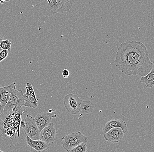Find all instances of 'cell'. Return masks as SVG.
I'll return each instance as SVG.
<instances>
[{
    "mask_svg": "<svg viewBox=\"0 0 154 152\" xmlns=\"http://www.w3.org/2000/svg\"><path fill=\"white\" fill-rule=\"evenodd\" d=\"M115 66L126 76H146L153 68L147 48L144 43L127 40L118 47Z\"/></svg>",
    "mask_w": 154,
    "mask_h": 152,
    "instance_id": "6da1fadb",
    "label": "cell"
},
{
    "mask_svg": "<svg viewBox=\"0 0 154 152\" xmlns=\"http://www.w3.org/2000/svg\"><path fill=\"white\" fill-rule=\"evenodd\" d=\"M24 94L22 89L17 90L16 86L12 89L8 101L5 106L4 111H12L16 113H20L21 115L24 114L25 112L22 108L24 106Z\"/></svg>",
    "mask_w": 154,
    "mask_h": 152,
    "instance_id": "7a4b0ae2",
    "label": "cell"
},
{
    "mask_svg": "<svg viewBox=\"0 0 154 152\" xmlns=\"http://www.w3.org/2000/svg\"><path fill=\"white\" fill-rule=\"evenodd\" d=\"M62 145L66 151L69 152L77 145L82 142H86L88 138L81 132H72L62 137Z\"/></svg>",
    "mask_w": 154,
    "mask_h": 152,
    "instance_id": "3957f363",
    "label": "cell"
},
{
    "mask_svg": "<svg viewBox=\"0 0 154 152\" xmlns=\"http://www.w3.org/2000/svg\"><path fill=\"white\" fill-rule=\"evenodd\" d=\"M82 100L75 94L70 93L63 98V105L67 112L72 114L80 113V105Z\"/></svg>",
    "mask_w": 154,
    "mask_h": 152,
    "instance_id": "277c9868",
    "label": "cell"
},
{
    "mask_svg": "<svg viewBox=\"0 0 154 152\" xmlns=\"http://www.w3.org/2000/svg\"><path fill=\"white\" fill-rule=\"evenodd\" d=\"M75 2L74 0H51L48 6L53 14L70 11Z\"/></svg>",
    "mask_w": 154,
    "mask_h": 152,
    "instance_id": "5b68a950",
    "label": "cell"
},
{
    "mask_svg": "<svg viewBox=\"0 0 154 152\" xmlns=\"http://www.w3.org/2000/svg\"><path fill=\"white\" fill-rule=\"evenodd\" d=\"M24 119L25 127L24 128L25 134L33 140L39 139L40 132L34 119L31 115H27Z\"/></svg>",
    "mask_w": 154,
    "mask_h": 152,
    "instance_id": "8992f818",
    "label": "cell"
},
{
    "mask_svg": "<svg viewBox=\"0 0 154 152\" xmlns=\"http://www.w3.org/2000/svg\"><path fill=\"white\" fill-rule=\"evenodd\" d=\"M56 133L54 123L52 122L40 132L39 139L46 142L49 145H51L55 140Z\"/></svg>",
    "mask_w": 154,
    "mask_h": 152,
    "instance_id": "52a82bcc",
    "label": "cell"
},
{
    "mask_svg": "<svg viewBox=\"0 0 154 152\" xmlns=\"http://www.w3.org/2000/svg\"><path fill=\"white\" fill-rule=\"evenodd\" d=\"M26 91L24 94L25 101L24 106L34 109L36 108L38 106V101L35 96L32 85L28 82L26 84Z\"/></svg>",
    "mask_w": 154,
    "mask_h": 152,
    "instance_id": "ba28073f",
    "label": "cell"
},
{
    "mask_svg": "<svg viewBox=\"0 0 154 152\" xmlns=\"http://www.w3.org/2000/svg\"><path fill=\"white\" fill-rule=\"evenodd\" d=\"M125 133L120 127L112 128L107 132L104 133L103 137L106 141L112 143H117L121 141Z\"/></svg>",
    "mask_w": 154,
    "mask_h": 152,
    "instance_id": "9c48e42d",
    "label": "cell"
},
{
    "mask_svg": "<svg viewBox=\"0 0 154 152\" xmlns=\"http://www.w3.org/2000/svg\"><path fill=\"white\" fill-rule=\"evenodd\" d=\"M52 116L50 112L38 113L34 118L39 132L52 122Z\"/></svg>",
    "mask_w": 154,
    "mask_h": 152,
    "instance_id": "30bf717a",
    "label": "cell"
},
{
    "mask_svg": "<svg viewBox=\"0 0 154 152\" xmlns=\"http://www.w3.org/2000/svg\"><path fill=\"white\" fill-rule=\"evenodd\" d=\"M115 127L121 128L125 134L128 131L126 122L118 119H112L107 122L102 128V130L104 133L107 132L110 129Z\"/></svg>",
    "mask_w": 154,
    "mask_h": 152,
    "instance_id": "8fae6325",
    "label": "cell"
},
{
    "mask_svg": "<svg viewBox=\"0 0 154 152\" xmlns=\"http://www.w3.org/2000/svg\"><path fill=\"white\" fill-rule=\"evenodd\" d=\"M26 140L28 146L34 149L37 151H44L48 150L49 148V144L40 139L33 140L26 135Z\"/></svg>",
    "mask_w": 154,
    "mask_h": 152,
    "instance_id": "7c38bea8",
    "label": "cell"
},
{
    "mask_svg": "<svg viewBox=\"0 0 154 152\" xmlns=\"http://www.w3.org/2000/svg\"><path fill=\"white\" fill-rule=\"evenodd\" d=\"M16 84V82H14L8 86L0 88V102L4 107L7 103L11 91Z\"/></svg>",
    "mask_w": 154,
    "mask_h": 152,
    "instance_id": "4fadbf2b",
    "label": "cell"
},
{
    "mask_svg": "<svg viewBox=\"0 0 154 152\" xmlns=\"http://www.w3.org/2000/svg\"><path fill=\"white\" fill-rule=\"evenodd\" d=\"M95 108V104L89 101H82L80 105V113L87 114L92 113Z\"/></svg>",
    "mask_w": 154,
    "mask_h": 152,
    "instance_id": "5bb4252c",
    "label": "cell"
},
{
    "mask_svg": "<svg viewBox=\"0 0 154 152\" xmlns=\"http://www.w3.org/2000/svg\"><path fill=\"white\" fill-rule=\"evenodd\" d=\"M154 80V66L150 72L144 76H141L140 82L145 83V84L149 83Z\"/></svg>",
    "mask_w": 154,
    "mask_h": 152,
    "instance_id": "9a60e30c",
    "label": "cell"
},
{
    "mask_svg": "<svg viewBox=\"0 0 154 152\" xmlns=\"http://www.w3.org/2000/svg\"><path fill=\"white\" fill-rule=\"evenodd\" d=\"M87 145L86 142H82L77 145L76 147L72 149L69 152H86Z\"/></svg>",
    "mask_w": 154,
    "mask_h": 152,
    "instance_id": "2e32d148",
    "label": "cell"
},
{
    "mask_svg": "<svg viewBox=\"0 0 154 152\" xmlns=\"http://www.w3.org/2000/svg\"><path fill=\"white\" fill-rule=\"evenodd\" d=\"M16 130V129L14 126H11L7 129L5 131V135L6 136H9L11 138V139H12L14 137H16L14 136Z\"/></svg>",
    "mask_w": 154,
    "mask_h": 152,
    "instance_id": "e0dca14e",
    "label": "cell"
},
{
    "mask_svg": "<svg viewBox=\"0 0 154 152\" xmlns=\"http://www.w3.org/2000/svg\"><path fill=\"white\" fill-rule=\"evenodd\" d=\"M11 40L9 39H6L4 40V39L2 42V49H6L8 51L9 53H11Z\"/></svg>",
    "mask_w": 154,
    "mask_h": 152,
    "instance_id": "ac0fdd59",
    "label": "cell"
},
{
    "mask_svg": "<svg viewBox=\"0 0 154 152\" xmlns=\"http://www.w3.org/2000/svg\"><path fill=\"white\" fill-rule=\"evenodd\" d=\"M9 52L6 49H2L0 52V62L5 59L8 56Z\"/></svg>",
    "mask_w": 154,
    "mask_h": 152,
    "instance_id": "d6986e66",
    "label": "cell"
},
{
    "mask_svg": "<svg viewBox=\"0 0 154 152\" xmlns=\"http://www.w3.org/2000/svg\"><path fill=\"white\" fill-rule=\"evenodd\" d=\"M62 76L63 78H67L70 76V73L69 70L67 69H64L62 72Z\"/></svg>",
    "mask_w": 154,
    "mask_h": 152,
    "instance_id": "ffe728a7",
    "label": "cell"
},
{
    "mask_svg": "<svg viewBox=\"0 0 154 152\" xmlns=\"http://www.w3.org/2000/svg\"><path fill=\"white\" fill-rule=\"evenodd\" d=\"M145 87H147V88H152V87L154 86V80L151 82H149V83L145 84Z\"/></svg>",
    "mask_w": 154,
    "mask_h": 152,
    "instance_id": "44dd1931",
    "label": "cell"
},
{
    "mask_svg": "<svg viewBox=\"0 0 154 152\" xmlns=\"http://www.w3.org/2000/svg\"><path fill=\"white\" fill-rule=\"evenodd\" d=\"M4 109V107L2 105L0 102V116L3 113Z\"/></svg>",
    "mask_w": 154,
    "mask_h": 152,
    "instance_id": "7402d4cb",
    "label": "cell"
},
{
    "mask_svg": "<svg viewBox=\"0 0 154 152\" xmlns=\"http://www.w3.org/2000/svg\"><path fill=\"white\" fill-rule=\"evenodd\" d=\"M4 40L3 37L2 36H0V50H2V42L3 40Z\"/></svg>",
    "mask_w": 154,
    "mask_h": 152,
    "instance_id": "603a6c76",
    "label": "cell"
},
{
    "mask_svg": "<svg viewBox=\"0 0 154 152\" xmlns=\"http://www.w3.org/2000/svg\"><path fill=\"white\" fill-rule=\"evenodd\" d=\"M100 1H103V2H109V1H112V0H100Z\"/></svg>",
    "mask_w": 154,
    "mask_h": 152,
    "instance_id": "cb8c5ba5",
    "label": "cell"
},
{
    "mask_svg": "<svg viewBox=\"0 0 154 152\" xmlns=\"http://www.w3.org/2000/svg\"><path fill=\"white\" fill-rule=\"evenodd\" d=\"M47 1H48V4L50 3V2H51V0H47Z\"/></svg>",
    "mask_w": 154,
    "mask_h": 152,
    "instance_id": "d4e9b609",
    "label": "cell"
},
{
    "mask_svg": "<svg viewBox=\"0 0 154 152\" xmlns=\"http://www.w3.org/2000/svg\"><path fill=\"white\" fill-rule=\"evenodd\" d=\"M10 1V0H5V2H9V1Z\"/></svg>",
    "mask_w": 154,
    "mask_h": 152,
    "instance_id": "484cf974",
    "label": "cell"
},
{
    "mask_svg": "<svg viewBox=\"0 0 154 152\" xmlns=\"http://www.w3.org/2000/svg\"><path fill=\"white\" fill-rule=\"evenodd\" d=\"M1 1H3V2H4L5 0H0V2H1Z\"/></svg>",
    "mask_w": 154,
    "mask_h": 152,
    "instance_id": "4316f807",
    "label": "cell"
},
{
    "mask_svg": "<svg viewBox=\"0 0 154 152\" xmlns=\"http://www.w3.org/2000/svg\"><path fill=\"white\" fill-rule=\"evenodd\" d=\"M153 66H154V60L153 61Z\"/></svg>",
    "mask_w": 154,
    "mask_h": 152,
    "instance_id": "83f0119b",
    "label": "cell"
},
{
    "mask_svg": "<svg viewBox=\"0 0 154 152\" xmlns=\"http://www.w3.org/2000/svg\"><path fill=\"white\" fill-rule=\"evenodd\" d=\"M0 152H3L2 151H1V150H0Z\"/></svg>",
    "mask_w": 154,
    "mask_h": 152,
    "instance_id": "f1b7e54d",
    "label": "cell"
},
{
    "mask_svg": "<svg viewBox=\"0 0 154 152\" xmlns=\"http://www.w3.org/2000/svg\"><path fill=\"white\" fill-rule=\"evenodd\" d=\"M74 1H75V2H76V0H74Z\"/></svg>",
    "mask_w": 154,
    "mask_h": 152,
    "instance_id": "f546056e",
    "label": "cell"
},
{
    "mask_svg": "<svg viewBox=\"0 0 154 152\" xmlns=\"http://www.w3.org/2000/svg\"><path fill=\"white\" fill-rule=\"evenodd\" d=\"M1 51H2V50H0V52H1Z\"/></svg>",
    "mask_w": 154,
    "mask_h": 152,
    "instance_id": "4dcf8cb0",
    "label": "cell"
}]
</instances>
